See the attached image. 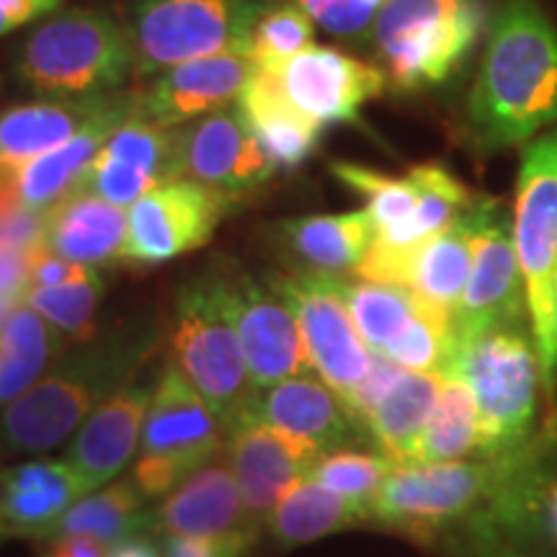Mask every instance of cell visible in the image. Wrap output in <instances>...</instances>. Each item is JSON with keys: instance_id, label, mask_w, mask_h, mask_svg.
I'll list each match as a JSON object with an SVG mask.
<instances>
[{"instance_id": "cell-38", "label": "cell", "mask_w": 557, "mask_h": 557, "mask_svg": "<svg viewBox=\"0 0 557 557\" xmlns=\"http://www.w3.org/2000/svg\"><path fill=\"white\" fill-rule=\"evenodd\" d=\"M393 468L395 462L382 451H359L346 447L318 457L310 475L325 487H331L333 493L372 513V500Z\"/></svg>"}, {"instance_id": "cell-26", "label": "cell", "mask_w": 557, "mask_h": 557, "mask_svg": "<svg viewBox=\"0 0 557 557\" xmlns=\"http://www.w3.org/2000/svg\"><path fill=\"white\" fill-rule=\"evenodd\" d=\"M111 94L75 101L21 103L0 114V169L16 171L81 132L107 107Z\"/></svg>"}, {"instance_id": "cell-41", "label": "cell", "mask_w": 557, "mask_h": 557, "mask_svg": "<svg viewBox=\"0 0 557 557\" xmlns=\"http://www.w3.org/2000/svg\"><path fill=\"white\" fill-rule=\"evenodd\" d=\"M90 274H96V269L81 267L62 256L52 253L50 248L34 246L26 250V284L24 289H37V287H60V284L70 282H83Z\"/></svg>"}, {"instance_id": "cell-24", "label": "cell", "mask_w": 557, "mask_h": 557, "mask_svg": "<svg viewBox=\"0 0 557 557\" xmlns=\"http://www.w3.org/2000/svg\"><path fill=\"white\" fill-rule=\"evenodd\" d=\"M127 238L124 207L78 189L45 214L41 246L62 259L96 269L122 259Z\"/></svg>"}, {"instance_id": "cell-22", "label": "cell", "mask_w": 557, "mask_h": 557, "mask_svg": "<svg viewBox=\"0 0 557 557\" xmlns=\"http://www.w3.org/2000/svg\"><path fill=\"white\" fill-rule=\"evenodd\" d=\"M152 389L143 382L132 380L129 385L116 389L111 398L101 403L78 429L65 449V462L86 487V493L109 485L129 459L135 457L143 423L148 416Z\"/></svg>"}, {"instance_id": "cell-36", "label": "cell", "mask_w": 557, "mask_h": 557, "mask_svg": "<svg viewBox=\"0 0 557 557\" xmlns=\"http://www.w3.org/2000/svg\"><path fill=\"white\" fill-rule=\"evenodd\" d=\"M103 297V282L99 274H90L83 282L60 284V287L24 289V305L39 312L62 338L83 341L96 336V310Z\"/></svg>"}, {"instance_id": "cell-13", "label": "cell", "mask_w": 557, "mask_h": 557, "mask_svg": "<svg viewBox=\"0 0 557 557\" xmlns=\"http://www.w3.org/2000/svg\"><path fill=\"white\" fill-rule=\"evenodd\" d=\"M271 160L238 103L173 132L171 178H194L238 199L274 176Z\"/></svg>"}, {"instance_id": "cell-45", "label": "cell", "mask_w": 557, "mask_h": 557, "mask_svg": "<svg viewBox=\"0 0 557 557\" xmlns=\"http://www.w3.org/2000/svg\"><path fill=\"white\" fill-rule=\"evenodd\" d=\"M109 553L111 547L103 545V542L75 534V537L52 540L41 557H109Z\"/></svg>"}, {"instance_id": "cell-28", "label": "cell", "mask_w": 557, "mask_h": 557, "mask_svg": "<svg viewBox=\"0 0 557 557\" xmlns=\"http://www.w3.org/2000/svg\"><path fill=\"white\" fill-rule=\"evenodd\" d=\"M442 374L434 372H406L387 389V395L369 410L364 426L369 436L377 442L382 455L395 465L416 462L423 431L434 413L438 393H442Z\"/></svg>"}, {"instance_id": "cell-35", "label": "cell", "mask_w": 557, "mask_h": 557, "mask_svg": "<svg viewBox=\"0 0 557 557\" xmlns=\"http://www.w3.org/2000/svg\"><path fill=\"white\" fill-rule=\"evenodd\" d=\"M451 351H455V318L423 302L406 329L380 354L410 372L444 374Z\"/></svg>"}, {"instance_id": "cell-44", "label": "cell", "mask_w": 557, "mask_h": 557, "mask_svg": "<svg viewBox=\"0 0 557 557\" xmlns=\"http://www.w3.org/2000/svg\"><path fill=\"white\" fill-rule=\"evenodd\" d=\"M62 0H0V37L29 24L41 13L58 9Z\"/></svg>"}, {"instance_id": "cell-33", "label": "cell", "mask_w": 557, "mask_h": 557, "mask_svg": "<svg viewBox=\"0 0 557 557\" xmlns=\"http://www.w3.org/2000/svg\"><path fill=\"white\" fill-rule=\"evenodd\" d=\"M483 455V429L480 410L468 382L447 374L442 382L436 408L423 431L416 462H459Z\"/></svg>"}, {"instance_id": "cell-25", "label": "cell", "mask_w": 557, "mask_h": 557, "mask_svg": "<svg viewBox=\"0 0 557 557\" xmlns=\"http://www.w3.org/2000/svg\"><path fill=\"white\" fill-rule=\"evenodd\" d=\"M238 107L276 169H297L318 148L323 124L312 122L287 99L278 67L256 65Z\"/></svg>"}, {"instance_id": "cell-3", "label": "cell", "mask_w": 557, "mask_h": 557, "mask_svg": "<svg viewBox=\"0 0 557 557\" xmlns=\"http://www.w3.org/2000/svg\"><path fill=\"white\" fill-rule=\"evenodd\" d=\"M152 348L156 331L143 325H122L83 341L0 410V451L45 455L58 447L103 400L137 380Z\"/></svg>"}, {"instance_id": "cell-32", "label": "cell", "mask_w": 557, "mask_h": 557, "mask_svg": "<svg viewBox=\"0 0 557 557\" xmlns=\"http://www.w3.org/2000/svg\"><path fill=\"white\" fill-rule=\"evenodd\" d=\"M62 336L29 305H16L0 323V406H9L39 382Z\"/></svg>"}, {"instance_id": "cell-14", "label": "cell", "mask_w": 557, "mask_h": 557, "mask_svg": "<svg viewBox=\"0 0 557 557\" xmlns=\"http://www.w3.org/2000/svg\"><path fill=\"white\" fill-rule=\"evenodd\" d=\"M214 271L246 354L253 393L299 372H310L302 333L289 305L238 267H218Z\"/></svg>"}, {"instance_id": "cell-21", "label": "cell", "mask_w": 557, "mask_h": 557, "mask_svg": "<svg viewBox=\"0 0 557 557\" xmlns=\"http://www.w3.org/2000/svg\"><path fill=\"white\" fill-rule=\"evenodd\" d=\"M135 109L137 94H111L107 107L67 143L21 165L16 171L18 207L45 218L54 205L78 191L90 163L109 143V137L135 114Z\"/></svg>"}, {"instance_id": "cell-12", "label": "cell", "mask_w": 557, "mask_h": 557, "mask_svg": "<svg viewBox=\"0 0 557 557\" xmlns=\"http://www.w3.org/2000/svg\"><path fill=\"white\" fill-rule=\"evenodd\" d=\"M472 218V269L462 302L455 312V336L519 325L527 308L524 271L500 201L478 197Z\"/></svg>"}, {"instance_id": "cell-47", "label": "cell", "mask_w": 557, "mask_h": 557, "mask_svg": "<svg viewBox=\"0 0 557 557\" xmlns=\"http://www.w3.org/2000/svg\"><path fill=\"white\" fill-rule=\"evenodd\" d=\"M109 557H163V553H160L148 534H137V537H129L116 547H111Z\"/></svg>"}, {"instance_id": "cell-27", "label": "cell", "mask_w": 557, "mask_h": 557, "mask_svg": "<svg viewBox=\"0 0 557 557\" xmlns=\"http://www.w3.org/2000/svg\"><path fill=\"white\" fill-rule=\"evenodd\" d=\"M284 250L308 274H344L367 256L374 240V227L367 209L346 214H312V218L284 220L282 225Z\"/></svg>"}, {"instance_id": "cell-10", "label": "cell", "mask_w": 557, "mask_h": 557, "mask_svg": "<svg viewBox=\"0 0 557 557\" xmlns=\"http://www.w3.org/2000/svg\"><path fill=\"white\" fill-rule=\"evenodd\" d=\"M269 287L289 305L302 333L310 369L346 400L364 380L374 354L354 323L338 276L308 271L274 274Z\"/></svg>"}, {"instance_id": "cell-23", "label": "cell", "mask_w": 557, "mask_h": 557, "mask_svg": "<svg viewBox=\"0 0 557 557\" xmlns=\"http://www.w3.org/2000/svg\"><path fill=\"white\" fill-rule=\"evenodd\" d=\"M88 496L65 459H26L0 470V547L13 540H50L75 500Z\"/></svg>"}, {"instance_id": "cell-29", "label": "cell", "mask_w": 557, "mask_h": 557, "mask_svg": "<svg viewBox=\"0 0 557 557\" xmlns=\"http://www.w3.org/2000/svg\"><path fill=\"white\" fill-rule=\"evenodd\" d=\"M472 233L475 218L470 207L462 218L416 250L403 287L413 289L431 308L455 318L472 269Z\"/></svg>"}, {"instance_id": "cell-20", "label": "cell", "mask_w": 557, "mask_h": 557, "mask_svg": "<svg viewBox=\"0 0 557 557\" xmlns=\"http://www.w3.org/2000/svg\"><path fill=\"white\" fill-rule=\"evenodd\" d=\"M150 532L160 537H259L261 527L250 519L225 451L150 508Z\"/></svg>"}, {"instance_id": "cell-6", "label": "cell", "mask_w": 557, "mask_h": 557, "mask_svg": "<svg viewBox=\"0 0 557 557\" xmlns=\"http://www.w3.org/2000/svg\"><path fill=\"white\" fill-rule=\"evenodd\" d=\"M169 344L171 361H176V367L227 429L246 408L253 385L214 269L189 278L176 289L169 320Z\"/></svg>"}, {"instance_id": "cell-2", "label": "cell", "mask_w": 557, "mask_h": 557, "mask_svg": "<svg viewBox=\"0 0 557 557\" xmlns=\"http://www.w3.org/2000/svg\"><path fill=\"white\" fill-rule=\"evenodd\" d=\"M557 122V32L534 0H506L493 18L468 103L478 148L506 150Z\"/></svg>"}, {"instance_id": "cell-9", "label": "cell", "mask_w": 557, "mask_h": 557, "mask_svg": "<svg viewBox=\"0 0 557 557\" xmlns=\"http://www.w3.org/2000/svg\"><path fill=\"white\" fill-rule=\"evenodd\" d=\"M267 9V0H139L129 18L135 73L248 52L250 32Z\"/></svg>"}, {"instance_id": "cell-37", "label": "cell", "mask_w": 557, "mask_h": 557, "mask_svg": "<svg viewBox=\"0 0 557 557\" xmlns=\"http://www.w3.org/2000/svg\"><path fill=\"white\" fill-rule=\"evenodd\" d=\"M331 171L341 184H346L348 189L359 191L364 197L374 235L398 227L413 218L418 205V189L410 176L393 178L357 163H333Z\"/></svg>"}, {"instance_id": "cell-8", "label": "cell", "mask_w": 557, "mask_h": 557, "mask_svg": "<svg viewBox=\"0 0 557 557\" xmlns=\"http://www.w3.org/2000/svg\"><path fill=\"white\" fill-rule=\"evenodd\" d=\"M480 34L478 0H387L372 41L398 90L438 86L468 60Z\"/></svg>"}, {"instance_id": "cell-50", "label": "cell", "mask_w": 557, "mask_h": 557, "mask_svg": "<svg viewBox=\"0 0 557 557\" xmlns=\"http://www.w3.org/2000/svg\"><path fill=\"white\" fill-rule=\"evenodd\" d=\"M555 299H557V271H555Z\"/></svg>"}, {"instance_id": "cell-17", "label": "cell", "mask_w": 557, "mask_h": 557, "mask_svg": "<svg viewBox=\"0 0 557 557\" xmlns=\"http://www.w3.org/2000/svg\"><path fill=\"white\" fill-rule=\"evenodd\" d=\"M246 410L315 451L318 457L354 447L369 434L364 421L348 408L336 389L312 377L310 372H299L276 385L256 389Z\"/></svg>"}, {"instance_id": "cell-43", "label": "cell", "mask_w": 557, "mask_h": 557, "mask_svg": "<svg viewBox=\"0 0 557 557\" xmlns=\"http://www.w3.org/2000/svg\"><path fill=\"white\" fill-rule=\"evenodd\" d=\"M403 372H406V369H403L400 364H395V361L382 357V354H374L372 367H369L364 380H361L359 385L354 387V393L346 398L348 408H351L354 413L364 421V418L369 416V410H372L382 398H385L387 389L400 380Z\"/></svg>"}, {"instance_id": "cell-4", "label": "cell", "mask_w": 557, "mask_h": 557, "mask_svg": "<svg viewBox=\"0 0 557 557\" xmlns=\"http://www.w3.org/2000/svg\"><path fill=\"white\" fill-rule=\"evenodd\" d=\"M447 374L468 382L480 410L483 455H504L532 438L542 380L534 338L519 325L455 336Z\"/></svg>"}, {"instance_id": "cell-15", "label": "cell", "mask_w": 557, "mask_h": 557, "mask_svg": "<svg viewBox=\"0 0 557 557\" xmlns=\"http://www.w3.org/2000/svg\"><path fill=\"white\" fill-rule=\"evenodd\" d=\"M225 423L214 416L199 389L176 361H165L143 423L139 455L171 459L197 472L201 465L225 451Z\"/></svg>"}, {"instance_id": "cell-42", "label": "cell", "mask_w": 557, "mask_h": 557, "mask_svg": "<svg viewBox=\"0 0 557 557\" xmlns=\"http://www.w3.org/2000/svg\"><path fill=\"white\" fill-rule=\"evenodd\" d=\"M256 540L250 534L233 537H163V557H248Z\"/></svg>"}, {"instance_id": "cell-11", "label": "cell", "mask_w": 557, "mask_h": 557, "mask_svg": "<svg viewBox=\"0 0 557 557\" xmlns=\"http://www.w3.org/2000/svg\"><path fill=\"white\" fill-rule=\"evenodd\" d=\"M230 201L194 178L160 181L129 207L122 261L158 267L207 246Z\"/></svg>"}, {"instance_id": "cell-19", "label": "cell", "mask_w": 557, "mask_h": 557, "mask_svg": "<svg viewBox=\"0 0 557 557\" xmlns=\"http://www.w3.org/2000/svg\"><path fill=\"white\" fill-rule=\"evenodd\" d=\"M278 78L287 99L318 124L357 122L361 107L387 86L382 67L318 45L284 62Z\"/></svg>"}, {"instance_id": "cell-30", "label": "cell", "mask_w": 557, "mask_h": 557, "mask_svg": "<svg viewBox=\"0 0 557 557\" xmlns=\"http://www.w3.org/2000/svg\"><path fill=\"white\" fill-rule=\"evenodd\" d=\"M367 521H372L367 508L338 496L312 475H305L284 493L267 527L278 547L292 549Z\"/></svg>"}, {"instance_id": "cell-31", "label": "cell", "mask_w": 557, "mask_h": 557, "mask_svg": "<svg viewBox=\"0 0 557 557\" xmlns=\"http://www.w3.org/2000/svg\"><path fill=\"white\" fill-rule=\"evenodd\" d=\"M150 532V508L148 498L139 493L132 478L111 480L94 496H83L62 513L54 527L52 540L60 537H94L107 547H116L120 542Z\"/></svg>"}, {"instance_id": "cell-34", "label": "cell", "mask_w": 557, "mask_h": 557, "mask_svg": "<svg viewBox=\"0 0 557 557\" xmlns=\"http://www.w3.org/2000/svg\"><path fill=\"white\" fill-rule=\"evenodd\" d=\"M338 282L354 323L372 354H380L398 336L423 305V299L413 289L400 287V284L367 282V278L361 282L338 278Z\"/></svg>"}, {"instance_id": "cell-1", "label": "cell", "mask_w": 557, "mask_h": 557, "mask_svg": "<svg viewBox=\"0 0 557 557\" xmlns=\"http://www.w3.org/2000/svg\"><path fill=\"white\" fill-rule=\"evenodd\" d=\"M549 459L553 449L532 436L504 455L398 462L372 500V521L468 557L513 547L545 521Z\"/></svg>"}, {"instance_id": "cell-49", "label": "cell", "mask_w": 557, "mask_h": 557, "mask_svg": "<svg viewBox=\"0 0 557 557\" xmlns=\"http://www.w3.org/2000/svg\"><path fill=\"white\" fill-rule=\"evenodd\" d=\"M475 557H527L517 553V547H498V549H487V553H480Z\"/></svg>"}, {"instance_id": "cell-39", "label": "cell", "mask_w": 557, "mask_h": 557, "mask_svg": "<svg viewBox=\"0 0 557 557\" xmlns=\"http://www.w3.org/2000/svg\"><path fill=\"white\" fill-rule=\"evenodd\" d=\"M315 39V24L295 3L267 9L250 32V50L256 65L282 67L297 52L308 50Z\"/></svg>"}, {"instance_id": "cell-16", "label": "cell", "mask_w": 557, "mask_h": 557, "mask_svg": "<svg viewBox=\"0 0 557 557\" xmlns=\"http://www.w3.org/2000/svg\"><path fill=\"white\" fill-rule=\"evenodd\" d=\"M225 457L250 519L267 527L284 493L310 475L318 455L243 408L227 426Z\"/></svg>"}, {"instance_id": "cell-18", "label": "cell", "mask_w": 557, "mask_h": 557, "mask_svg": "<svg viewBox=\"0 0 557 557\" xmlns=\"http://www.w3.org/2000/svg\"><path fill=\"white\" fill-rule=\"evenodd\" d=\"M253 70L256 62L248 52L181 62L163 70L158 81L137 96L135 116L163 129L205 120L214 111L238 103Z\"/></svg>"}, {"instance_id": "cell-5", "label": "cell", "mask_w": 557, "mask_h": 557, "mask_svg": "<svg viewBox=\"0 0 557 557\" xmlns=\"http://www.w3.org/2000/svg\"><path fill=\"white\" fill-rule=\"evenodd\" d=\"M16 73L39 94H114L135 73V47L107 13L73 9L34 26L21 45Z\"/></svg>"}, {"instance_id": "cell-46", "label": "cell", "mask_w": 557, "mask_h": 557, "mask_svg": "<svg viewBox=\"0 0 557 557\" xmlns=\"http://www.w3.org/2000/svg\"><path fill=\"white\" fill-rule=\"evenodd\" d=\"M26 284V250L18 253L13 248H0V299Z\"/></svg>"}, {"instance_id": "cell-7", "label": "cell", "mask_w": 557, "mask_h": 557, "mask_svg": "<svg viewBox=\"0 0 557 557\" xmlns=\"http://www.w3.org/2000/svg\"><path fill=\"white\" fill-rule=\"evenodd\" d=\"M513 243L524 271L542 387L553 398L557 382V127L534 139L521 156Z\"/></svg>"}, {"instance_id": "cell-48", "label": "cell", "mask_w": 557, "mask_h": 557, "mask_svg": "<svg viewBox=\"0 0 557 557\" xmlns=\"http://www.w3.org/2000/svg\"><path fill=\"white\" fill-rule=\"evenodd\" d=\"M545 521L553 532V537L557 540V485L549 487L547 493V504H545Z\"/></svg>"}, {"instance_id": "cell-40", "label": "cell", "mask_w": 557, "mask_h": 557, "mask_svg": "<svg viewBox=\"0 0 557 557\" xmlns=\"http://www.w3.org/2000/svg\"><path fill=\"white\" fill-rule=\"evenodd\" d=\"M302 9L312 24L341 39H372L374 24L387 0H287Z\"/></svg>"}]
</instances>
